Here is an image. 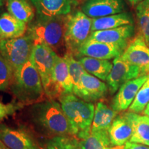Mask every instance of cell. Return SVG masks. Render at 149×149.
<instances>
[{"mask_svg": "<svg viewBox=\"0 0 149 149\" xmlns=\"http://www.w3.org/2000/svg\"><path fill=\"white\" fill-rule=\"evenodd\" d=\"M92 28V18L81 10H74L67 15L64 40L68 53L74 57L80 48L90 36Z\"/></svg>", "mask_w": 149, "mask_h": 149, "instance_id": "obj_6", "label": "cell"}, {"mask_svg": "<svg viewBox=\"0 0 149 149\" xmlns=\"http://www.w3.org/2000/svg\"><path fill=\"white\" fill-rule=\"evenodd\" d=\"M135 12L138 35L149 46V0H143L136 5Z\"/></svg>", "mask_w": 149, "mask_h": 149, "instance_id": "obj_25", "label": "cell"}, {"mask_svg": "<svg viewBox=\"0 0 149 149\" xmlns=\"http://www.w3.org/2000/svg\"><path fill=\"white\" fill-rule=\"evenodd\" d=\"M58 100L70 123L73 135L79 140L85 138L91 133L95 109L94 104L84 101L73 93L62 95Z\"/></svg>", "mask_w": 149, "mask_h": 149, "instance_id": "obj_4", "label": "cell"}, {"mask_svg": "<svg viewBox=\"0 0 149 149\" xmlns=\"http://www.w3.org/2000/svg\"><path fill=\"white\" fill-rule=\"evenodd\" d=\"M80 141L81 149H107L111 146L109 131L107 130L91 131Z\"/></svg>", "mask_w": 149, "mask_h": 149, "instance_id": "obj_26", "label": "cell"}, {"mask_svg": "<svg viewBox=\"0 0 149 149\" xmlns=\"http://www.w3.org/2000/svg\"><path fill=\"white\" fill-rule=\"evenodd\" d=\"M125 10L124 0H86L81 10L91 18H99L121 13Z\"/></svg>", "mask_w": 149, "mask_h": 149, "instance_id": "obj_13", "label": "cell"}, {"mask_svg": "<svg viewBox=\"0 0 149 149\" xmlns=\"http://www.w3.org/2000/svg\"><path fill=\"white\" fill-rule=\"evenodd\" d=\"M28 25L19 21L8 13L0 15V40H10L24 36Z\"/></svg>", "mask_w": 149, "mask_h": 149, "instance_id": "obj_19", "label": "cell"}, {"mask_svg": "<svg viewBox=\"0 0 149 149\" xmlns=\"http://www.w3.org/2000/svg\"><path fill=\"white\" fill-rule=\"evenodd\" d=\"M5 0H0V6H2L3 3H4Z\"/></svg>", "mask_w": 149, "mask_h": 149, "instance_id": "obj_37", "label": "cell"}, {"mask_svg": "<svg viewBox=\"0 0 149 149\" xmlns=\"http://www.w3.org/2000/svg\"><path fill=\"white\" fill-rule=\"evenodd\" d=\"M144 115H146V117H148L149 118V103L147 104L146 108H145V109L144 110Z\"/></svg>", "mask_w": 149, "mask_h": 149, "instance_id": "obj_34", "label": "cell"}, {"mask_svg": "<svg viewBox=\"0 0 149 149\" xmlns=\"http://www.w3.org/2000/svg\"><path fill=\"white\" fill-rule=\"evenodd\" d=\"M8 13L27 24L35 17V8L28 0H6Z\"/></svg>", "mask_w": 149, "mask_h": 149, "instance_id": "obj_23", "label": "cell"}, {"mask_svg": "<svg viewBox=\"0 0 149 149\" xmlns=\"http://www.w3.org/2000/svg\"><path fill=\"white\" fill-rule=\"evenodd\" d=\"M132 112L117 115L108 130L112 146H122L130 140L133 134Z\"/></svg>", "mask_w": 149, "mask_h": 149, "instance_id": "obj_17", "label": "cell"}, {"mask_svg": "<svg viewBox=\"0 0 149 149\" xmlns=\"http://www.w3.org/2000/svg\"><path fill=\"white\" fill-rule=\"evenodd\" d=\"M149 103V74L144 84L137 92L136 97L129 107V111L135 113H140L145 109Z\"/></svg>", "mask_w": 149, "mask_h": 149, "instance_id": "obj_29", "label": "cell"}, {"mask_svg": "<svg viewBox=\"0 0 149 149\" xmlns=\"http://www.w3.org/2000/svg\"><path fill=\"white\" fill-rule=\"evenodd\" d=\"M133 113V112H132ZM133 134L128 141L149 146V118L146 115L132 113Z\"/></svg>", "mask_w": 149, "mask_h": 149, "instance_id": "obj_24", "label": "cell"}, {"mask_svg": "<svg viewBox=\"0 0 149 149\" xmlns=\"http://www.w3.org/2000/svg\"><path fill=\"white\" fill-rule=\"evenodd\" d=\"M108 91L107 84L86 71L81 77L79 87L73 94L84 101L92 102L103 99Z\"/></svg>", "mask_w": 149, "mask_h": 149, "instance_id": "obj_11", "label": "cell"}, {"mask_svg": "<svg viewBox=\"0 0 149 149\" xmlns=\"http://www.w3.org/2000/svg\"><path fill=\"white\" fill-rule=\"evenodd\" d=\"M67 15L44 17L37 15L28 24L26 34L34 43L45 44L63 57L67 52L64 40Z\"/></svg>", "mask_w": 149, "mask_h": 149, "instance_id": "obj_2", "label": "cell"}, {"mask_svg": "<svg viewBox=\"0 0 149 149\" xmlns=\"http://www.w3.org/2000/svg\"><path fill=\"white\" fill-rule=\"evenodd\" d=\"M107 149H124V145H122V146H113L112 147L109 146Z\"/></svg>", "mask_w": 149, "mask_h": 149, "instance_id": "obj_35", "label": "cell"}, {"mask_svg": "<svg viewBox=\"0 0 149 149\" xmlns=\"http://www.w3.org/2000/svg\"><path fill=\"white\" fill-rule=\"evenodd\" d=\"M34 41L29 35L18 38L0 40V54L8 62L14 74L30 60Z\"/></svg>", "mask_w": 149, "mask_h": 149, "instance_id": "obj_7", "label": "cell"}, {"mask_svg": "<svg viewBox=\"0 0 149 149\" xmlns=\"http://www.w3.org/2000/svg\"><path fill=\"white\" fill-rule=\"evenodd\" d=\"M54 81L59 97L62 95L72 93L73 83L68 69V63L63 56L57 55L54 68Z\"/></svg>", "mask_w": 149, "mask_h": 149, "instance_id": "obj_18", "label": "cell"}, {"mask_svg": "<svg viewBox=\"0 0 149 149\" xmlns=\"http://www.w3.org/2000/svg\"><path fill=\"white\" fill-rule=\"evenodd\" d=\"M117 114L118 112L114 111L104 102H97L95 109L91 131L108 130Z\"/></svg>", "mask_w": 149, "mask_h": 149, "instance_id": "obj_21", "label": "cell"}, {"mask_svg": "<svg viewBox=\"0 0 149 149\" xmlns=\"http://www.w3.org/2000/svg\"><path fill=\"white\" fill-rule=\"evenodd\" d=\"M10 88L17 103L22 105H31L46 97L40 74L31 57L14 74Z\"/></svg>", "mask_w": 149, "mask_h": 149, "instance_id": "obj_3", "label": "cell"}, {"mask_svg": "<svg viewBox=\"0 0 149 149\" xmlns=\"http://www.w3.org/2000/svg\"><path fill=\"white\" fill-rule=\"evenodd\" d=\"M133 24V19L130 13L123 12L103 17L93 18L91 31H103L115 29L122 26Z\"/></svg>", "mask_w": 149, "mask_h": 149, "instance_id": "obj_20", "label": "cell"}, {"mask_svg": "<svg viewBox=\"0 0 149 149\" xmlns=\"http://www.w3.org/2000/svg\"><path fill=\"white\" fill-rule=\"evenodd\" d=\"M124 51V48L117 45L87 40L80 48L75 58L90 57L96 59L110 60L122 55Z\"/></svg>", "mask_w": 149, "mask_h": 149, "instance_id": "obj_14", "label": "cell"}, {"mask_svg": "<svg viewBox=\"0 0 149 149\" xmlns=\"http://www.w3.org/2000/svg\"><path fill=\"white\" fill-rule=\"evenodd\" d=\"M135 35L134 24L122 26L115 29L97 31L91 33L88 40L114 44L126 49Z\"/></svg>", "mask_w": 149, "mask_h": 149, "instance_id": "obj_9", "label": "cell"}, {"mask_svg": "<svg viewBox=\"0 0 149 149\" xmlns=\"http://www.w3.org/2000/svg\"><path fill=\"white\" fill-rule=\"evenodd\" d=\"M147 78L148 74H142L121 86L113 99L111 105L113 109L119 113L129 109L137 92L146 81Z\"/></svg>", "mask_w": 149, "mask_h": 149, "instance_id": "obj_12", "label": "cell"}, {"mask_svg": "<svg viewBox=\"0 0 149 149\" xmlns=\"http://www.w3.org/2000/svg\"><path fill=\"white\" fill-rule=\"evenodd\" d=\"M128 1H129L130 4H132L133 6H136L139 3H140L141 1H142L143 0H128Z\"/></svg>", "mask_w": 149, "mask_h": 149, "instance_id": "obj_33", "label": "cell"}, {"mask_svg": "<svg viewBox=\"0 0 149 149\" xmlns=\"http://www.w3.org/2000/svg\"><path fill=\"white\" fill-rule=\"evenodd\" d=\"M23 105L17 103H8L4 104L0 102V120H3L6 117L13 115L16 111L20 110Z\"/></svg>", "mask_w": 149, "mask_h": 149, "instance_id": "obj_31", "label": "cell"}, {"mask_svg": "<svg viewBox=\"0 0 149 149\" xmlns=\"http://www.w3.org/2000/svg\"><path fill=\"white\" fill-rule=\"evenodd\" d=\"M31 124L37 131L51 138L59 135H73L69 120L55 100L47 99L31 104L28 110Z\"/></svg>", "mask_w": 149, "mask_h": 149, "instance_id": "obj_1", "label": "cell"}, {"mask_svg": "<svg viewBox=\"0 0 149 149\" xmlns=\"http://www.w3.org/2000/svg\"><path fill=\"white\" fill-rule=\"evenodd\" d=\"M14 72L8 62L0 54V91L10 88Z\"/></svg>", "mask_w": 149, "mask_h": 149, "instance_id": "obj_30", "label": "cell"}, {"mask_svg": "<svg viewBox=\"0 0 149 149\" xmlns=\"http://www.w3.org/2000/svg\"><path fill=\"white\" fill-rule=\"evenodd\" d=\"M142 74L139 67L124 61L121 55L115 57L113 61V68L107 79L109 93L114 94L124 83Z\"/></svg>", "mask_w": 149, "mask_h": 149, "instance_id": "obj_8", "label": "cell"}, {"mask_svg": "<svg viewBox=\"0 0 149 149\" xmlns=\"http://www.w3.org/2000/svg\"><path fill=\"white\" fill-rule=\"evenodd\" d=\"M57 54L45 44L34 43L31 55L33 64L42 80L47 99H58L59 95L54 81V68Z\"/></svg>", "mask_w": 149, "mask_h": 149, "instance_id": "obj_5", "label": "cell"}, {"mask_svg": "<svg viewBox=\"0 0 149 149\" xmlns=\"http://www.w3.org/2000/svg\"><path fill=\"white\" fill-rule=\"evenodd\" d=\"M37 15L44 17L67 15L74 10L78 0H30Z\"/></svg>", "mask_w": 149, "mask_h": 149, "instance_id": "obj_16", "label": "cell"}, {"mask_svg": "<svg viewBox=\"0 0 149 149\" xmlns=\"http://www.w3.org/2000/svg\"><path fill=\"white\" fill-rule=\"evenodd\" d=\"M42 149H81L80 141L74 135H59L46 141Z\"/></svg>", "mask_w": 149, "mask_h": 149, "instance_id": "obj_27", "label": "cell"}, {"mask_svg": "<svg viewBox=\"0 0 149 149\" xmlns=\"http://www.w3.org/2000/svg\"><path fill=\"white\" fill-rule=\"evenodd\" d=\"M78 60L86 71L102 81H107V77L113 68V63L107 59H100L90 57H81Z\"/></svg>", "mask_w": 149, "mask_h": 149, "instance_id": "obj_22", "label": "cell"}, {"mask_svg": "<svg viewBox=\"0 0 149 149\" xmlns=\"http://www.w3.org/2000/svg\"><path fill=\"white\" fill-rule=\"evenodd\" d=\"M121 57L124 61L139 67L143 74L149 72V46L140 35L130 41Z\"/></svg>", "mask_w": 149, "mask_h": 149, "instance_id": "obj_10", "label": "cell"}, {"mask_svg": "<svg viewBox=\"0 0 149 149\" xmlns=\"http://www.w3.org/2000/svg\"><path fill=\"white\" fill-rule=\"evenodd\" d=\"M124 149H149V146L146 145L128 141L124 145Z\"/></svg>", "mask_w": 149, "mask_h": 149, "instance_id": "obj_32", "label": "cell"}, {"mask_svg": "<svg viewBox=\"0 0 149 149\" xmlns=\"http://www.w3.org/2000/svg\"><path fill=\"white\" fill-rule=\"evenodd\" d=\"M0 139L10 149H40L32 135L22 128L1 125Z\"/></svg>", "mask_w": 149, "mask_h": 149, "instance_id": "obj_15", "label": "cell"}, {"mask_svg": "<svg viewBox=\"0 0 149 149\" xmlns=\"http://www.w3.org/2000/svg\"><path fill=\"white\" fill-rule=\"evenodd\" d=\"M0 149H10L8 146H6V145L2 142V141L0 139Z\"/></svg>", "mask_w": 149, "mask_h": 149, "instance_id": "obj_36", "label": "cell"}, {"mask_svg": "<svg viewBox=\"0 0 149 149\" xmlns=\"http://www.w3.org/2000/svg\"><path fill=\"white\" fill-rule=\"evenodd\" d=\"M64 57L66 58L68 63V69H69L70 74L71 76L72 83H73V91H72V93H73L74 91L77 90L79 87L81 77L86 70L79 61L76 59L71 53L66 52Z\"/></svg>", "mask_w": 149, "mask_h": 149, "instance_id": "obj_28", "label": "cell"}]
</instances>
